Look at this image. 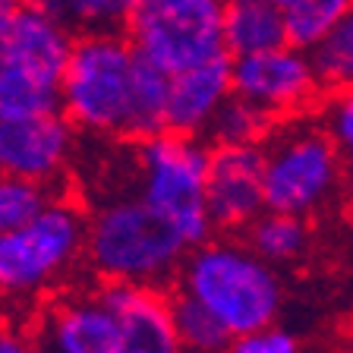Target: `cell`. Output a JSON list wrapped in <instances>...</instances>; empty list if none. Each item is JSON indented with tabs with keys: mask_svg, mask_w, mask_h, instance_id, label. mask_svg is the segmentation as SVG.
<instances>
[{
	"mask_svg": "<svg viewBox=\"0 0 353 353\" xmlns=\"http://www.w3.org/2000/svg\"><path fill=\"white\" fill-rule=\"evenodd\" d=\"M54 192H57V186L0 174V234L26 224L32 214H38L51 202Z\"/></svg>",
	"mask_w": 353,
	"mask_h": 353,
	"instance_id": "23",
	"label": "cell"
},
{
	"mask_svg": "<svg viewBox=\"0 0 353 353\" xmlns=\"http://www.w3.org/2000/svg\"><path fill=\"white\" fill-rule=\"evenodd\" d=\"M319 123L328 132V139L334 142L344 168L353 170V85L341 88V92H331Z\"/></svg>",
	"mask_w": 353,
	"mask_h": 353,
	"instance_id": "24",
	"label": "cell"
},
{
	"mask_svg": "<svg viewBox=\"0 0 353 353\" xmlns=\"http://www.w3.org/2000/svg\"><path fill=\"white\" fill-rule=\"evenodd\" d=\"M85 256V212L54 192L26 224L0 234V300L35 303L54 294Z\"/></svg>",
	"mask_w": 353,
	"mask_h": 353,
	"instance_id": "4",
	"label": "cell"
},
{
	"mask_svg": "<svg viewBox=\"0 0 353 353\" xmlns=\"http://www.w3.org/2000/svg\"><path fill=\"white\" fill-rule=\"evenodd\" d=\"M73 32L51 13L22 3L19 13L0 32V73L60 85L66 57L73 48Z\"/></svg>",
	"mask_w": 353,
	"mask_h": 353,
	"instance_id": "12",
	"label": "cell"
},
{
	"mask_svg": "<svg viewBox=\"0 0 353 353\" xmlns=\"http://www.w3.org/2000/svg\"><path fill=\"white\" fill-rule=\"evenodd\" d=\"M344 176V161L319 120H281L262 142V192L268 212L309 218L338 196Z\"/></svg>",
	"mask_w": 353,
	"mask_h": 353,
	"instance_id": "6",
	"label": "cell"
},
{
	"mask_svg": "<svg viewBox=\"0 0 353 353\" xmlns=\"http://www.w3.org/2000/svg\"><path fill=\"white\" fill-rule=\"evenodd\" d=\"M268 3H274V0H268Z\"/></svg>",
	"mask_w": 353,
	"mask_h": 353,
	"instance_id": "28",
	"label": "cell"
},
{
	"mask_svg": "<svg viewBox=\"0 0 353 353\" xmlns=\"http://www.w3.org/2000/svg\"><path fill=\"white\" fill-rule=\"evenodd\" d=\"M309 63L322 92H341L353 85V10L331 26L312 48H309Z\"/></svg>",
	"mask_w": 353,
	"mask_h": 353,
	"instance_id": "20",
	"label": "cell"
},
{
	"mask_svg": "<svg viewBox=\"0 0 353 353\" xmlns=\"http://www.w3.org/2000/svg\"><path fill=\"white\" fill-rule=\"evenodd\" d=\"M142 0H57V19L73 35L117 32L123 35Z\"/></svg>",
	"mask_w": 353,
	"mask_h": 353,
	"instance_id": "21",
	"label": "cell"
},
{
	"mask_svg": "<svg viewBox=\"0 0 353 353\" xmlns=\"http://www.w3.org/2000/svg\"><path fill=\"white\" fill-rule=\"evenodd\" d=\"M76 154V132L60 114L0 108V174L57 186Z\"/></svg>",
	"mask_w": 353,
	"mask_h": 353,
	"instance_id": "9",
	"label": "cell"
},
{
	"mask_svg": "<svg viewBox=\"0 0 353 353\" xmlns=\"http://www.w3.org/2000/svg\"><path fill=\"white\" fill-rule=\"evenodd\" d=\"M246 246L259 259L274 265V268L287 262H296L309 246V224H306V218L284 214V212H268L265 208L246 228Z\"/></svg>",
	"mask_w": 353,
	"mask_h": 353,
	"instance_id": "16",
	"label": "cell"
},
{
	"mask_svg": "<svg viewBox=\"0 0 353 353\" xmlns=\"http://www.w3.org/2000/svg\"><path fill=\"white\" fill-rule=\"evenodd\" d=\"M19 7H22V0H0V32L7 29V22L19 13Z\"/></svg>",
	"mask_w": 353,
	"mask_h": 353,
	"instance_id": "27",
	"label": "cell"
},
{
	"mask_svg": "<svg viewBox=\"0 0 353 353\" xmlns=\"http://www.w3.org/2000/svg\"><path fill=\"white\" fill-rule=\"evenodd\" d=\"M174 278L176 294L199 303L230 338L278 322L284 303L281 274L246 240L208 236L186 252Z\"/></svg>",
	"mask_w": 353,
	"mask_h": 353,
	"instance_id": "1",
	"label": "cell"
},
{
	"mask_svg": "<svg viewBox=\"0 0 353 353\" xmlns=\"http://www.w3.org/2000/svg\"><path fill=\"white\" fill-rule=\"evenodd\" d=\"M228 353H300V338L290 328L272 322L265 328L230 338Z\"/></svg>",
	"mask_w": 353,
	"mask_h": 353,
	"instance_id": "25",
	"label": "cell"
},
{
	"mask_svg": "<svg viewBox=\"0 0 353 353\" xmlns=\"http://www.w3.org/2000/svg\"><path fill=\"white\" fill-rule=\"evenodd\" d=\"M274 120L252 108L250 101L230 95L228 101L218 108L205 130L208 148H240V145H262L274 130Z\"/></svg>",
	"mask_w": 353,
	"mask_h": 353,
	"instance_id": "19",
	"label": "cell"
},
{
	"mask_svg": "<svg viewBox=\"0 0 353 353\" xmlns=\"http://www.w3.org/2000/svg\"><path fill=\"white\" fill-rule=\"evenodd\" d=\"M221 7L224 0H142L123 35L142 60L174 76L224 57Z\"/></svg>",
	"mask_w": 353,
	"mask_h": 353,
	"instance_id": "7",
	"label": "cell"
},
{
	"mask_svg": "<svg viewBox=\"0 0 353 353\" xmlns=\"http://www.w3.org/2000/svg\"><path fill=\"white\" fill-rule=\"evenodd\" d=\"M205 208L214 230H246L265 212L262 145L208 148Z\"/></svg>",
	"mask_w": 353,
	"mask_h": 353,
	"instance_id": "11",
	"label": "cell"
},
{
	"mask_svg": "<svg viewBox=\"0 0 353 353\" xmlns=\"http://www.w3.org/2000/svg\"><path fill=\"white\" fill-rule=\"evenodd\" d=\"M290 48L309 51L331 26L353 10V0H274Z\"/></svg>",
	"mask_w": 353,
	"mask_h": 353,
	"instance_id": "18",
	"label": "cell"
},
{
	"mask_svg": "<svg viewBox=\"0 0 353 353\" xmlns=\"http://www.w3.org/2000/svg\"><path fill=\"white\" fill-rule=\"evenodd\" d=\"M208 145L192 136L158 132L136 145L132 158V196H139L161 221H168L186 246L212 236L205 208Z\"/></svg>",
	"mask_w": 353,
	"mask_h": 353,
	"instance_id": "5",
	"label": "cell"
},
{
	"mask_svg": "<svg viewBox=\"0 0 353 353\" xmlns=\"http://www.w3.org/2000/svg\"><path fill=\"white\" fill-rule=\"evenodd\" d=\"M101 296L117 316L120 353H183L170 316V296L158 287L101 284Z\"/></svg>",
	"mask_w": 353,
	"mask_h": 353,
	"instance_id": "13",
	"label": "cell"
},
{
	"mask_svg": "<svg viewBox=\"0 0 353 353\" xmlns=\"http://www.w3.org/2000/svg\"><path fill=\"white\" fill-rule=\"evenodd\" d=\"M32 334L41 353H120V325L101 287L51 300Z\"/></svg>",
	"mask_w": 353,
	"mask_h": 353,
	"instance_id": "10",
	"label": "cell"
},
{
	"mask_svg": "<svg viewBox=\"0 0 353 353\" xmlns=\"http://www.w3.org/2000/svg\"><path fill=\"white\" fill-rule=\"evenodd\" d=\"M170 316H174L176 338L190 353H228L230 334L208 316L205 309L192 303L190 296L174 294L170 296Z\"/></svg>",
	"mask_w": 353,
	"mask_h": 353,
	"instance_id": "22",
	"label": "cell"
},
{
	"mask_svg": "<svg viewBox=\"0 0 353 353\" xmlns=\"http://www.w3.org/2000/svg\"><path fill=\"white\" fill-rule=\"evenodd\" d=\"M183 236L132 192L101 199L85 214L88 272L101 284L161 287L186 259Z\"/></svg>",
	"mask_w": 353,
	"mask_h": 353,
	"instance_id": "2",
	"label": "cell"
},
{
	"mask_svg": "<svg viewBox=\"0 0 353 353\" xmlns=\"http://www.w3.org/2000/svg\"><path fill=\"white\" fill-rule=\"evenodd\" d=\"M0 353H41V347H38L32 328L0 319Z\"/></svg>",
	"mask_w": 353,
	"mask_h": 353,
	"instance_id": "26",
	"label": "cell"
},
{
	"mask_svg": "<svg viewBox=\"0 0 353 353\" xmlns=\"http://www.w3.org/2000/svg\"><path fill=\"white\" fill-rule=\"evenodd\" d=\"M221 41L228 57H246V54L272 51L287 44L278 7L268 0H224Z\"/></svg>",
	"mask_w": 353,
	"mask_h": 353,
	"instance_id": "15",
	"label": "cell"
},
{
	"mask_svg": "<svg viewBox=\"0 0 353 353\" xmlns=\"http://www.w3.org/2000/svg\"><path fill=\"white\" fill-rule=\"evenodd\" d=\"M319 82L309 54L290 44L272 51L230 57V95L250 101L262 114L281 120L303 117L319 98Z\"/></svg>",
	"mask_w": 353,
	"mask_h": 353,
	"instance_id": "8",
	"label": "cell"
},
{
	"mask_svg": "<svg viewBox=\"0 0 353 353\" xmlns=\"http://www.w3.org/2000/svg\"><path fill=\"white\" fill-rule=\"evenodd\" d=\"M230 98V57H214L196 63L190 70L168 76V104H164V130L176 136L202 139L218 114V108Z\"/></svg>",
	"mask_w": 353,
	"mask_h": 353,
	"instance_id": "14",
	"label": "cell"
},
{
	"mask_svg": "<svg viewBox=\"0 0 353 353\" xmlns=\"http://www.w3.org/2000/svg\"><path fill=\"white\" fill-rule=\"evenodd\" d=\"M164 104H168V73H161L158 66H152L136 54L126 139L142 142L148 136L164 132Z\"/></svg>",
	"mask_w": 353,
	"mask_h": 353,
	"instance_id": "17",
	"label": "cell"
},
{
	"mask_svg": "<svg viewBox=\"0 0 353 353\" xmlns=\"http://www.w3.org/2000/svg\"><path fill=\"white\" fill-rule=\"evenodd\" d=\"M136 51L117 32L76 35L60 76V117L76 136L126 139Z\"/></svg>",
	"mask_w": 353,
	"mask_h": 353,
	"instance_id": "3",
	"label": "cell"
}]
</instances>
